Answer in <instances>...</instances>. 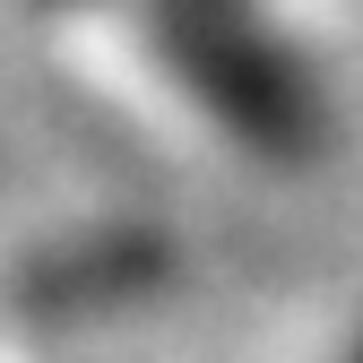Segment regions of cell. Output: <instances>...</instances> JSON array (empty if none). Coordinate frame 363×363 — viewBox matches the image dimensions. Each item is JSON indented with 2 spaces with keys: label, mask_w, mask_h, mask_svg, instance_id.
<instances>
[{
  "label": "cell",
  "mask_w": 363,
  "mask_h": 363,
  "mask_svg": "<svg viewBox=\"0 0 363 363\" xmlns=\"http://www.w3.org/2000/svg\"><path fill=\"white\" fill-rule=\"evenodd\" d=\"M354 363H363V354H354Z\"/></svg>",
  "instance_id": "obj_1"
}]
</instances>
